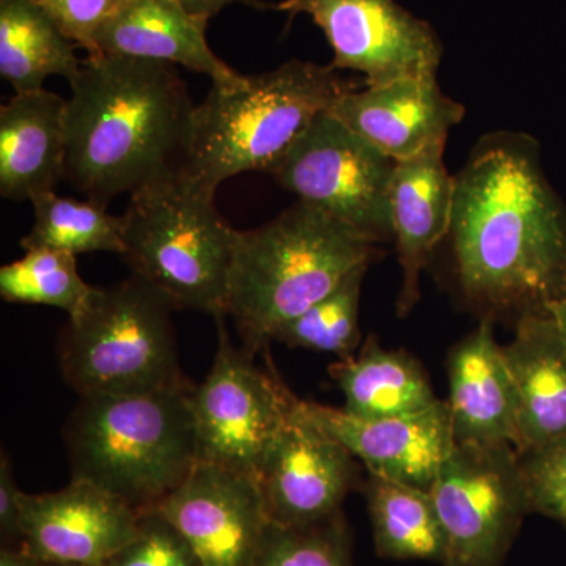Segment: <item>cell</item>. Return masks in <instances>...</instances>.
I'll use <instances>...</instances> for the list:
<instances>
[{"label": "cell", "mask_w": 566, "mask_h": 566, "mask_svg": "<svg viewBox=\"0 0 566 566\" xmlns=\"http://www.w3.org/2000/svg\"><path fill=\"white\" fill-rule=\"evenodd\" d=\"M305 415L337 439L368 474L431 491L439 469L455 446L449 405L438 403L416 415L360 419L345 409L303 401Z\"/></svg>", "instance_id": "15"}, {"label": "cell", "mask_w": 566, "mask_h": 566, "mask_svg": "<svg viewBox=\"0 0 566 566\" xmlns=\"http://www.w3.org/2000/svg\"><path fill=\"white\" fill-rule=\"evenodd\" d=\"M450 237L465 300L485 316L566 300V208L521 133L488 134L455 177Z\"/></svg>", "instance_id": "1"}, {"label": "cell", "mask_w": 566, "mask_h": 566, "mask_svg": "<svg viewBox=\"0 0 566 566\" xmlns=\"http://www.w3.org/2000/svg\"><path fill=\"white\" fill-rule=\"evenodd\" d=\"M188 175H169L132 193L123 218L122 259L175 311L227 315L238 230Z\"/></svg>", "instance_id": "6"}, {"label": "cell", "mask_w": 566, "mask_h": 566, "mask_svg": "<svg viewBox=\"0 0 566 566\" xmlns=\"http://www.w3.org/2000/svg\"><path fill=\"white\" fill-rule=\"evenodd\" d=\"M376 255L375 244L297 200L259 229L238 230L226 314L245 348L264 352L277 327L327 296L356 268L370 266Z\"/></svg>", "instance_id": "3"}, {"label": "cell", "mask_w": 566, "mask_h": 566, "mask_svg": "<svg viewBox=\"0 0 566 566\" xmlns=\"http://www.w3.org/2000/svg\"><path fill=\"white\" fill-rule=\"evenodd\" d=\"M357 476L352 453L305 415L300 400L268 449L256 483L271 523L301 527L342 512Z\"/></svg>", "instance_id": "12"}, {"label": "cell", "mask_w": 566, "mask_h": 566, "mask_svg": "<svg viewBox=\"0 0 566 566\" xmlns=\"http://www.w3.org/2000/svg\"><path fill=\"white\" fill-rule=\"evenodd\" d=\"M444 148L446 142H441L415 158L398 161L390 180L394 240L403 270L397 301L400 316L415 308L420 296V273L452 227L455 177L447 172Z\"/></svg>", "instance_id": "17"}, {"label": "cell", "mask_w": 566, "mask_h": 566, "mask_svg": "<svg viewBox=\"0 0 566 566\" xmlns=\"http://www.w3.org/2000/svg\"><path fill=\"white\" fill-rule=\"evenodd\" d=\"M329 112L397 163L447 142L465 114L463 104L441 91L438 74L401 77L364 91L352 88Z\"/></svg>", "instance_id": "16"}, {"label": "cell", "mask_w": 566, "mask_h": 566, "mask_svg": "<svg viewBox=\"0 0 566 566\" xmlns=\"http://www.w3.org/2000/svg\"><path fill=\"white\" fill-rule=\"evenodd\" d=\"M337 73L289 61L234 87L212 85L193 109L181 172L211 192L243 172L270 174L312 122L352 91Z\"/></svg>", "instance_id": "5"}, {"label": "cell", "mask_w": 566, "mask_h": 566, "mask_svg": "<svg viewBox=\"0 0 566 566\" xmlns=\"http://www.w3.org/2000/svg\"><path fill=\"white\" fill-rule=\"evenodd\" d=\"M33 226L21 240L24 251L55 249L73 253L111 252L122 255L123 218L92 200L70 199L55 192L32 200Z\"/></svg>", "instance_id": "25"}, {"label": "cell", "mask_w": 566, "mask_h": 566, "mask_svg": "<svg viewBox=\"0 0 566 566\" xmlns=\"http://www.w3.org/2000/svg\"><path fill=\"white\" fill-rule=\"evenodd\" d=\"M0 566H44V562L33 557L28 551L3 547L0 553Z\"/></svg>", "instance_id": "34"}, {"label": "cell", "mask_w": 566, "mask_h": 566, "mask_svg": "<svg viewBox=\"0 0 566 566\" xmlns=\"http://www.w3.org/2000/svg\"><path fill=\"white\" fill-rule=\"evenodd\" d=\"M255 566H354L353 536L344 513L311 526L271 523Z\"/></svg>", "instance_id": "28"}, {"label": "cell", "mask_w": 566, "mask_h": 566, "mask_svg": "<svg viewBox=\"0 0 566 566\" xmlns=\"http://www.w3.org/2000/svg\"><path fill=\"white\" fill-rule=\"evenodd\" d=\"M76 48L35 0H0V74L14 92L41 91L51 76L73 81Z\"/></svg>", "instance_id": "23"}, {"label": "cell", "mask_w": 566, "mask_h": 566, "mask_svg": "<svg viewBox=\"0 0 566 566\" xmlns=\"http://www.w3.org/2000/svg\"><path fill=\"white\" fill-rule=\"evenodd\" d=\"M364 494L379 557L444 564L446 532L430 491L370 474Z\"/></svg>", "instance_id": "24"}, {"label": "cell", "mask_w": 566, "mask_h": 566, "mask_svg": "<svg viewBox=\"0 0 566 566\" xmlns=\"http://www.w3.org/2000/svg\"><path fill=\"white\" fill-rule=\"evenodd\" d=\"M331 376L344 394L345 411L360 419L416 415L439 401L422 365L408 353L381 348L375 335L356 357L334 364Z\"/></svg>", "instance_id": "22"}, {"label": "cell", "mask_w": 566, "mask_h": 566, "mask_svg": "<svg viewBox=\"0 0 566 566\" xmlns=\"http://www.w3.org/2000/svg\"><path fill=\"white\" fill-rule=\"evenodd\" d=\"M44 566H82V565L44 564Z\"/></svg>", "instance_id": "36"}, {"label": "cell", "mask_w": 566, "mask_h": 566, "mask_svg": "<svg viewBox=\"0 0 566 566\" xmlns=\"http://www.w3.org/2000/svg\"><path fill=\"white\" fill-rule=\"evenodd\" d=\"M170 301L137 275L95 286L63 327L59 370L80 397L136 395L192 387L178 363Z\"/></svg>", "instance_id": "7"}, {"label": "cell", "mask_w": 566, "mask_h": 566, "mask_svg": "<svg viewBox=\"0 0 566 566\" xmlns=\"http://www.w3.org/2000/svg\"><path fill=\"white\" fill-rule=\"evenodd\" d=\"M493 324L494 318L483 316L450 352L447 405L455 444H515V382Z\"/></svg>", "instance_id": "18"}, {"label": "cell", "mask_w": 566, "mask_h": 566, "mask_svg": "<svg viewBox=\"0 0 566 566\" xmlns=\"http://www.w3.org/2000/svg\"><path fill=\"white\" fill-rule=\"evenodd\" d=\"M66 99L44 91L14 93L0 107V193L24 202L55 192L66 174Z\"/></svg>", "instance_id": "21"}, {"label": "cell", "mask_w": 566, "mask_h": 566, "mask_svg": "<svg viewBox=\"0 0 566 566\" xmlns=\"http://www.w3.org/2000/svg\"><path fill=\"white\" fill-rule=\"evenodd\" d=\"M397 161L322 112L270 175L370 244L394 240L389 188Z\"/></svg>", "instance_id": "8"}, {"label": "cell", "mask_w": 566, "mask_h": 566, "mask_svg": "<svg viewBox=\"0 0 566 566\" xmlns=\"http://www.w3.org/2000/svg\"><path fill=\"white\" fill-rule=\"evenodd\" d=\"M140 513L81 480L21 495V549L44 564L103 566L137 534Z\"/></svg>", "instance_id": "14"}, {"label": "cell", "mask_w": 566, "mask_h": 566, "mask_svg": "<svg viewBox=\"0 0 566 566\" xmlns=\"http://www.w3.org/2000/svg\"><path fill=\"white\" fill-rule=\"evenodd\" d=\"M192 389L80 397L63 427L71 480L102 488L139 513L161 504L199 461Z\"/></svg>", "instance_id": "4"}, {"label": "cell", "mask_w": 566, "mask_h": 566, "mask_svg": "<svg viewBox=\"0 0 566 566\" xmlns=\"http://www.w3.org/2000/svg\"><path fill=\"white\" fill-rule=\"evenodd\" d=\"M275 11L311 17L333 48L331 66L363 73L367 87L438 74V33L395 0H282Z\"/></svg>", "instance_id": "11"}, {"label": "cell", "mask_w": 566, "mask_h": 566, "mask_svg": "<svg viewBox=\"0 0 566 566\" xmlns=\"http://www.w3.org/2000/svg\"><path fill=\"white\" fill-rule=\"evenodd\" d=\"M444 527L441 566H502L532 513L512 444H455L431 488Z\"/></svg>", "instance_id": "10"}, {"label": "cell", "mask_w": 566, "mask_h": 566, "mask_svg": "<svg viewBox=\"0 0 566 566\" xmlns=\"http://www.w3.org/2000/svg\"><path fill=\"white\" fill-rule=\"evenodd\" d=\"M520 458L532 513L566 527V436Z\"/></svg>", "instance_id": "30"}, {"label": "cell", "mask_w": 566, "mask_h": 566, "mask_svg": "<svg viewBox=\"0 0 566 566\" xmlns=\"http://www.w3.org/2000/svg\"><path fill=\"white\" fill-rule=\"evenodd\" d=\"M95 286L77 273L76 255L55 249H32L0 268V296L6 303L50 305L69 316L80 314Z\"/></svg>", "instance_id": "27"}, {"label": "cell", "mask_w": 566, "mask_h": 566, "mask_svg": "<svg viewBox=\"0 0 566 566\" xmlns=\"http://www.w3.org/2000/svg\"><path fill=\"white\" fill-rule=\"evenodd\" d=\"M21 495L22 491L14 482L11 464L6 453L0 461V532L3 542L22 546L21 534Z\"/></svg>", "instance_id": "32"}, {"label": "cell", "mask_w": 566, "mask_h": 566, "mask_svg": "<svg viewBox=\"0 0 566 566\" xmlns=\"http://www.w3.org/2000/svg\"><path fill=\"white\" fill-rule=\"evenodd\" d=\"M547 312L553 316L554 323H556L558 333L564 338L566 345V300L558 301V303L549 305Z\"/></svg>", "instance_id": "35"}, {"label": "cell", "mask_w": 566, "mask_h": 566, "mask_svg": "<svg viewBox=\"0 0 566 566\" xmlns=\"http://www.w3.org/2000/svg\"><path fill=\"white\" fill-rule=\"evenodd\" d=\"M66 99L65 180L107 207L181 169L193 106L172 63L87 55Z\"/></svg>", "instance_id": "2"}, {"label": "cell", "mask_w": 566, "mask_h": 566, "mask_svg": "<svg viewBox=\"0 0 566 566\" xmlns=\"http://www.w3.org/2000/svg\"><path fill=\"white\" fill-rule=\"evenodd\" d=\"M368 264L352 271L337 289L296 318L283 323L271 342L329 353L346 359L363 340L359 327L360 293Z\"/></svg>", "instance_id": "26"}, {"label": "cell", "mask_w": 566, "mask_h": 566, "mask_svg": "<svg viewBox=\"0 0 566 566\" xmlns=\"http://www.w3.org/2000/svg\"><path fill=\"white\" fill-rule=\"evenodd\" d=\"M175 2L188 13L202 18L205 21H210L211 18L233 3H241V6H248L255 10H275V3L262 2V0H175Z\"/></svg>", "instance_id": "33"}, {"label": "cell", "mask_w": 566, "mask_h": 566, "mask_svg": "<svg viewBox=\"0 0 566 566\" xmlns=\"http://www.w3.org/2000/svg\"><path fill=\"white\" fill-rule=\"evenodd\" d=\"M153 510L185 536L202 566H255L271 526L255 479L202 460Z\"/></svg>", "instance_id": "13"}, {"label": "cell", "mask_w": 566, "mask_h": 566, "mask_svg": "<svg viewBox=\"0 0 566 566\" xmlns=\"http://www.w3.org/2000/svg\"><path fill=\"white\" fill-rule=\"evenodd\" d=\"M77 48L95 52L96 33L125 0H35Z\"/></svg>", "instance_id": "31"}, {"label": "cell", "mask_w": 566, "mask_h": 566, "mask_svg": "<svg viewBox=\"0 0 566 566\" xmlns=\"http://www.w3.org/2000/svg\"><path fill=\"white\" fill-rule=\"evenodd\" d=\"M216 316L218 352L210 374L191 390L199 460L256 480L268 449L293 415L294 397L270 360L256 364V352L237 346Z\"/></svg>", "instance_id": "9"}, {"label": "cell", "mask_w": 566, "mask_h": 566, "mask_svg": "<svg viewBox=\"0 0 566 566\" xmlns=\"http://www.w3.org/2000/svg\"><path fill=\"white\" fill-rule=\"evenodd\" d=\"M515 382V450L523 457L566 436V345L549 312L516 319L504 346Z\"/></svg>", "instance_id": "20"}, {"label": "cell", "mask_w": 566, "mask_h": 566, "mask_svg": "<svg viewBox=\"0 0 566 566\" xmlns=\"http://www.w3.org/2000/svg\"><path fill=\"white\" fill-rule=\"evenodd\" d=\"M103 566H202L191 545L155 510L140 513L139 527L128 545Z\"/></svg>", "instance_id": "29"}, {"label": "cell", "mask_w": 566, "mask_h": 566, "mask_svg": "<svg viewBox=\"0 0 566 566\" xmlns=\"http://www.w3.org/2000/svg\"><path fill=\"white\" fill-rule=\"evenodd\" d=\"M208 21L175 0H125L96 33L92 55H123L172 63L210 77L212 85L234 87L244 80L211 51Z\"/></svg>", "instance_id": "19"}]
</instances>
